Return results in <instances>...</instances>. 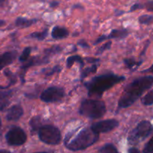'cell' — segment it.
I'll return each mask as SVG.
<instances>
[{
	"label": "cell",
	"mask_w": 153,
	"mask_h": 153,
	"mask_svg": "<svg viewBox=\"0 0 153 153\" xmlns=\"http://www.w3.org/2000/svg\"><path fill=\"white\" fill-rule=\"evenodd\" d=\"M141 102L143 105L149 106L153 105V90L149 91L141 98Z\"/></svg>",
	"instance_id": "26"
},
{
	"label": "cell",
	"mask_w": 153,
	"mask_h": 153,
	"mask_svg": "<svg viewBox=\"0 0 153 153\" xmlns=\"http://www.w3.org/2000/svg\"><path fill=\"white\" fill-rule=\"evenodd\" d=\"M106 105L103 101L87 99L82 102L79 107V114L89 119L102 118L106 113Z\"/></svg>",
	"instance_id": "4"
},
{
	"label": "cell",
	"mask_w": 153,
	"mask_h": 153,
	"mask_svg": "<svg viewBox=\"0 0 153 153\" xmlns=\"http://www.w3.org/2000/svg\"><path fill=\"white\" fill-rule=\"evenodd\" d=\"M98 66L99 65L97 64H92L91 67H87V68L83 69V70H81V80H83L84 79L88 77L90 75L97 73V69H98Z\"/></svg>",
	"instance_id": "20"
},
{
	"label": "cell",
	"mask_w": 153,
	"mask_h": 153,
	"mask_svg": "<svg viewBox=\"0 0 153 153\" xmlns=\"http://www.w3.org/2000/svg\"><path fill=\"white\" fill-rule=\"evenodd\" d=\"M85 59L83 58L80 56L79 55H71V56L68 57L67 59V68H71L73 67V65L74 64V63H78V64H80L81 69L82 70V68L85 66Z\"/></svg>",
	"instance_id": "18"
},
{
	"label": "cell",
	"mask_w": 153,
	"mask_h": 153,
	"mask_svg": "<svg viewBox=\"0 0 153 153\" xmlns=\"http://www.w3.org/2000/svg\"><path fill=\"white\" fill-rule=\"evenodd\" d=\"M143 153H152L153 152V136L150 140L147 142L143 149Z\"/></svg>",
	"instance_id": "30"
},
{
	"label": "cell",
	"mask_w": 153,
	"mask_h": 153,
	"mask_svg": "<svg viewBox=\"0 0 153 153\" xmlns=\"http://www.w3.org/2000/svg\"><path fill=\"white\" fill-rule=\"evenodd\" d=\"M16 51H9L0 55V71L7 66L11 64L17 58Z\"/></svg>",
	"instance_id": "13"
},
{
	"label": "cell",
	"mask_w": 153,
	"mask_h": 153,
	"mask_svg": "<svg viewBox=\"0 0 153 153\" xmlns=\"http://www.w3.org/2000/svg\"><path fill=\"white\" fill-rule=\"evenodd\" d=\"M13 90H0V111H3L10 104V99L13 96Z\"/></svg>",
	"instance_id": "14"
},
{
	"label": "cell",
	"mask_w": 153,
	"mask_h": 153,
	"mask_svg": "<svg viewBox=\"0 0 153 153\" xmlns=\"http://www.w3.org/2000/svg\"><path fill=\"white\" fill-rule=\"evenodd\" d=\"M38 21L37 19H28L25 17H22V16H19L15 20V25L18 28H28V27L31 26L34 24Z\"/></svg>",
	"instance_id": "16"
},
{
	"label": "cell",
	"mask_w": 153,
	"mask_h": 153,
	"mask_svg": "<svg viewBox=\"0 0 153 153\" xmlns=\"http://www.w3.org/2000/svg\"><path fill=\"white\" fill-rule=\"evenodd\" d=\"M153 126L149 121L142 120L137 126L130 131L128 140L129 143L134 144L145 140L152 132Z\"/></svg>",
	"instance_id": "6"
},
{
	"label": "cell",
	"mask_w": 153,
	"mask_h": 153,
	"mask_svg": "<svg viewBox=\"0 0 153 153\" xmlns=\"http://www.w3.org/2000/svg\"><path fill=\"white\" fill-rule=\"evenodd\" d=\"M62 70V67L59 64H57L55 67H53L52 68L49 69H43L42 70V73L46 77H49V76H53L55 73H59Z\"/></svg>",
	"instance_id": "23"
},
{
	"label": "cell",
	"mask_w": 153,
	"mask_h": 153,
	"mask_svg": "<svg viewBox=\"0 0 153 153\" xmlns=\"http://www.w3.org/2000/svg\"><path fill=\"white\" fill-rule=\"evenodd\" d=\"M5 140L10 146H22L26 142L27 134L20 127L13 126L6 133Z\"/></svg>",
	"instance_id": "7"
},
{
	"label": "cell",
	"mask_w": 153,
	"mask_h": 153,
	"mask_svg": "<svg viewBox=\"0 0 153 153\" xmlns=\"http://www.w3.org/2000/svg\"><path fill=\"white\" fill-rule=\"evenodd\" d=\"M84 59L86 60L88 62L91 63V64H96L100 61V58H84Z\"/></svg>",
	"instance_id": "34"
},
{
	"label": "cell",
	"mask_w": 153,
	"mask_h": 153,
	"mask_svg": "<svg viewBox=\"0 0 153 153\" xmlns=\"http://www.w3.org/2000/svg\"><path fill=\"white\" fill-rule=\"evenodd\" d=\"M120 125V123L115 119H108L105 120L99 121L95 123L91 126V128L95 132L100 134V133H107L113 131L115 128H117Z\"/></svg>",
	"instance_id": "10"
},
{
	"label": "cell",
	"mask_w": 153,
	"mask_h": 153,
	"mask_svg": "<svg viewBox=\"0 0 153 153\" xmlns=\"http://www.w3.org/2000/svg\"><path fill=\"white\" fill-rule=\"evenodd\" d=\"M129 34V31L126 29V28H122V29H113L110 32V34L105 35V34H102V35L100 36L95 42L94 43V45H97L100 43L101 42L105 41L106 40H111V39H117V40H122V39L126 38L128 37Z\"/></svg>",
	"instance_id": "11"
},
{
	"label": "cell",
	"mask_w": 153,
	"mask_h": 153,
	"mask_svg": "<svg viewBox=\"0 0 153 153\" xmlns=\"http://www.w3.org/2000/svg\"><path fill=\"white\" fill-rule=\"evenodd\" d=\"M1 117H0V128H1Z\"/></svg>",
	"instance_id": "45"
},
{
	"label": "cell",
	"mask_w": 153,
	"mask_h": 153,
	"mask_svg": "<svg viewBox=\"0 0 153 153\" xmlns=\"http://www.w3.org/2000/svg\"><path fill=\"white\" fill-rule=\"evenodd\" d=\"M138 22L142 25H150L153 22V16L149 14L141 15L139 16Z\"/></svg>",
	"instance_id": "28"
},
{
	"label": "cell",
	"mask_w": 153,
	"mask_h": 153,
	"mask_svg": "<svg viewBox=\"0 0 153 153\" xmlns=\"http://www.w3.org/2000/svg\"><path fill=\"white\" fill-rule=\"evenodd\" d=\"M123 63L125 64V67L131 72L135 71L136 70L138 69V67L143 63V61H137L134 59V58H124Z\"/></svg>",
	"instance_id": "17"
},
{
	"label": "cell",
	"mask_w": 153,
	"mask_h": 153,
	"mask_svg": "<svg viewBox=\"0 0 153 153\" xmlns=\"http://www.w3.org/2000/svg\"><path fill=\"white\" fill-rule=\"evenodd\" d=\"M76 130L69 133L64 139V145L71 151H80L86 149L100 138V134L95 132L92 128H84L76 134Z\"/></svg>",
	"instance_id": "3"
},
{
	"label": "cell",
	"mask_w": 153,
	"mask_h": 153,
	"mask_svg": "<svg viewBox=\"0 0 153 153\" xmlns=\"http://www.w3.org/2000/svg\"><path fill=\"white\" fill-rule=\"evenodd\" d=\"M37 132L39 139L48 145L59 144L62 139L60 129L53 125H43Z\"/></svg>",
	"instance_id": "5"
},
{
	"label": "cell",
	"mask_w": 153,
	"mask_h": 153,
	"mask_svg": "<svg viewBox=\"0 0 153 153\" xmlns=\"http://www.w3.org/2000/svg\"><path fill=\"white\" fill-rule=\"evenodd\" d=\"M69 31L67 28L61 26H55L52 30L51 35L55 40H61V39L67 38L69 36Z\"/></svg>",
	"instance_id": "15"
},
{
	"label": "cell",
	"mask_w": 153,
	"mask_h": 153,
	"mask_svg": "<svg viewBox=\"0 0 153 153\" xmlns=\"http://www.w3.org/2000/svg\"><path fill=\"white\" fill-rule=\"evenodd\" d=\"M5 1L6 0H0V7H1L3 4H4V3L5 2Z\"/></svg>",
	"instance_id": "42"
},
{
	"label": "cell",
	"mask_w": 153,
	"mask_h": 153,
	"mask_svg": "<svg viewBox=\"0 0 153 153\" xmlns=\"http://www.w3.org/2000/svg\"><path fill=\"white\" fill-rule=\"evenodd\" d=\"M111 45H112L111 41L106 42L105 43H104L102 46H100V47L97 49V51L96 52V55H101V54H102L103 52H105V51L109 50V49H111Z\"/></svg>",
	"instance_id": "29"
},
{
	"label": "cell",
	"mask_w": 153,
	"mask_h": 153,
	"mask_svg": "<svg viewBox=\"0 0 153 153\" xmlns=\"http://www.w3.org/2000/svg\"><path fill=\"white\" fill-rule=\"evenodd\" d=\"M153 85V76H145L135 79L125 87L118 102V109L129 108Z\"/></svg>",
	"instance_id": "1"
},
{
	"label": "cell",
	"mask_w": 153,
	"mask_h": 153,
	"mask_svg": "<svg viewBox=\"0 0 153 153\" xmlns=\"http://www.w3.org/2000/svg\"><path fill=\"white\" fill-rule=\"evenodd\" d=\"M5 23H6L5 21L3 20V19H0V28L2 26H4V25H5Z\"/></svg>",
	"instance_id": "39"
},
{
	"label": "cell",
	"mask_w": 153,
	"mask_h": 153,
	"mask_svg": "<svg viewBox=\"0 0 153 153\" xmlns=\"http://www.w3.org/2000/svg\"><path fill=\"white\" fill-rule=\"evenodd\" d=\"M49 61H50V58L43 54V56H34L29 58L26 62L23 63V64L20 67V74H19L22 84L25 83V76L28 69L31 68L33 66L46 64L49 63Z\"/></svg>",
	"instance_id": "9"
},
{
	"label": "cell",
	"mask_w": 153,
	"mask_h": 153,
	"mask_svg": "<svg viewBox=\"0 0 153 153\" xmlns=\"http://www.w3.org/2000/svg\"><path fill=\"white\" fill-rule=\"evenodd\" d=\"M125 80L126 76L108 73L92 78L90 81L85 82V87L89 97H101L105 91Z\"/></svg>",
	"instance_id": "2"
},
{
	"label": "cell",
	"mask_w": 153,
	"mask_h": 153,
	"mask_svg": "<svg viewBox=\"0 0 153 153\" xmlns=\"http://www.w3.org/2000/svg\"><path fill=\"white\" fill-rule=\"evenodd\" d=\"M142 73H151L153 74V64L150 67H149V68H148V69H146V70L142 71Z\"/></svg>",
	"instance_id": "37"
},
{
	"label": "cell",
	"mask_w": 153,
	"mask_h": 153,
	"mask_svg": "<svg viewBox=\"0 0 153 153\" xmlns=\"http://www.w3.org/2000/svg\"><path fill=\"white\" fill-rule=\"evenodd\" d=\"M33 153H49L47 152H33Z\"/></svg>",
	"instance_id": "44"
},
{
	"label": "cell",
	"mask_w": 153,
	"mask_h": 153,
	"mask_svg": "<svg viewBox=\"0 0 153 153\" xmlns=\"http://www.w3.org/2000/svg\"><path fill=\"white\" fill-rule=\"evenodd\" d=\"M144 7L149 11L153 12V1H147L144 4Z\"/></svg>",
	"instance_id": "32"
},
{
	"label": "cell",
	"mask_w": 153,
	"mask_h": 153,
	"mask_svg": "<svg viewBox=\"0 0 153 153\" xmlns=\"http://www.w3.org/2000/svg\"><path fill=\"white\" fill-rule=\"evenodd\" d=\"M0 153H11V152L8 150H5V149H0Z\"/></svg>",
	"instance_id": "40"
},
{
	"label": "cell",
	"mask_w": 153,
	"mask_h": 153,
	"mask_svg": "<svg viewBox=\"0 0 153 153\" xmlns=\"http://www.w3.org/2000/svg\"><path fill=\"white\" fill-rule=\"evenodd\" d=\"M63 51V47L59 45H55V46H52L51 47L47 48V49H44V52L43 54L46 55H47L48 57L50 58L51 56L54 55H56V54L61 53Z\"/></svg>",
	"instance_id": "22"
},
{
	"label": "cell",
	"mask_w": 153,
	"mask_h": 153,
	"mask_svg": "<svg viewBox=\"0 0 153 153\" xmlns=\"http://www.w3.org/2000/svg\"><path fill=\"white\" fill-rule=\"evenodd\" d=\"M4 75L7 78V79H8L9 80V85H7V86L10 87L11 86V85H13L16 84V81H17L16 76L14 74V73H12L9 69H6V70H4Z\"/></svg>",
	"instance_id": "27"
},
{
	"label": "cell",
	"mask_w": 153,
	"mask_h": 153,
	"mask_svg": "<svg viewBox=\"0 0 153 153\" xmlns=\"http://www.w3.org/2000/svg\"><path fill=\"white\" fill-rule=\"evenodd\" d=\"M48 33H49V29L46 28L41 31H36V32L31 33V34H29V37L30 38L35 39V40H39V41H43L47 37Z\"/></svg>",
	"instance_id": "21"
},
{
	"label": "cell",
	"mask_w": 153,
	"mask_h": 153,
	"mask_svg": "<svg viewBox=\"0 0 153 153\" xmlns=\"http://www.w3.org/2000/svg\"><path fill=\"white\" fill-rule=\"evenodd\" d=\"M58 5H59V1H52L49 3V6H50V7H52V8H55V7H58Z\"/></svg>",
	"instance_id": "35"
},
{
	"label": "cell",
	"mask_w": 153,
	"mask_h": 153,
	"mask_svg": "<svg viewBox=\"0 0 153 153\" xmlns=\"http://www.w3.org/2000/svg\"><path fill=\"white\" fill-rule=\"evenodd\" d=\"M80 7L81 9L83 8V7H82V5H80V4H76V5L73 6V8H79Z\"/></svg>",
	"instance_id": "41"
},
{
	"label": "cell",
	"mask_w": 153,
	"mask_h": 153,
	"mask_svg": "<svg viewBox=\"0 0 153 153\" xmlns=\"http://www.w3.org/2000/svg\"><path fill=\"white\" fill-rule=\"evenodd\" d=\"M128 153H141L140 152V151L138 150L137 149H136V148H130L129 149H128Z\"/></svg>",
	"instance_id": "36"
},
{
	"label": "cell",
	"mask_w": 153,
	"mask_h": 153,
	"mask_svg": "<svg viewBox=\"0 0 153 153\" xmlns=\"http://www.w3.org/2000/svg\"><path fill=\"white\" fill-rule=\"evenodd\" d=\"M77 45L78 46H81V47H82V48H85V49H88V48H90L89 44H88V43H87L85 40H79V41L78 42Z\"/></svg>",
	"instance_id": "33"
},
{
	"label": "cell",
	"mask_w": 153,
	"mask_h": 153,
	"mask_svg": "<svg viewBox=\"0 0 153 153\" xmlns=\"http://www.w3.org/2000/svg\"><path fill=\"white\" fill-rule=\"evenodd\" d=\"M116 16H120L123 13H124V11H122V10H116Z\"/></svg>",
	"instance_id": "38"
},
{
	"label": "cell",
	"mask_w": 153,
	"mask_h": 153,
	"mask_svg": "<svg viewBox=\"0 0 153 153\" xmlns=\"http://www.w3.org/2000/svg\"><path fill=\"white\" fill-rule=\"evenodd\" d=\"M43 118L40 116H34L30 120L29 126L31 131H38V130L43 126Z\"/></svg>",
	"instance_id": "19"
},
{
	"label": "cell",
	"mask_w": 153,
	"mask_h": 153,
	"mask_svg": "<svg viewBox=\"0 0 153 153\" xmlns=\"http://www.w3.org/2000/svg\"><path fill=\"white\" fill-rule=\"evenodd\" d=\"M32 51V48L31 46H27L22 51V54H21L20 56L19 57V61L21 63H25L29 59L30 55H31V52Z\"/></svg>",
	"instance_id": "25"
},
{
	"label": "cell",
	"mask_w": 153,
	"mask_h": 153,
	"mask_svg": "<svg viewBox=\"0 0 153 153\" xmlns=\"http://www.w3.org/2000/svg\"><path fill=\"white\" fill-rule=\"evenodd\" d=\"M24 114L23 108L20 105H14L7 110L6 114V120L7 121L16 122L22 117Z\"/></svg>",
	"instance_id": "12"
},
{
	"label": "cell",
	"mask_w": 153,
	"mask_h": 153,
	"mask_svg": "<svg viewBox=\"0 0 153 153\" xmlns=\"http://www.w3.org/2000/svg\"><path fill=\"white\" fill-rule=\"evenodd\" d=\"M99 153H119V152L114 145L107 143L99 149Z\"/></svg>",
	"instance_id": "24"
},
{
	"label": "cell",
	"mask_w": 153,
	"mask_h": 153,
	"mask_svg": "<svg viewBox=\"0 0 153 153\" xmlns=\"http://www.w3.org/2000/svg\"><path fill=\"white\" fill-rule=\"evenodd\" d=\"M9 88L8 86L4 87V86H1V85H0V90H5V89H7V88Z\"/></svg>",
	"instance_id": "43"
},
{
	"label": "cell",
	"mask_w": 153,
	"mask_h": 153,
	"mask_svg": "<svg viewBox=\"0 0 153 153\" xmlns=\"http://www.w3.org/2000/svg\"><path fill=\"white\" fill-rule=\"evenodd\" d=\"M65 97V91L60 87L52 86L46 88L40 94L41 101L47 103H53L59 102Z\"/></svg>",
	"instance_id": "8"
},
{
	"label": "cell",
	"mask_w": 153,
	"mask_h": 153,
	"mask_svg": "<svg viewBox=\"0 0 153 153\" xmlns=\"http://www.w3.org/2000/svg\"><path fill=\"white\" fill-rule=\"evenodd\" d=\"M143 8H144V4L137 2L131 6V8H130L129 11L133 12V11H135V10H140V9H143Z\"/></svg>",
	"instance_id": "31"
}]
</instances>
